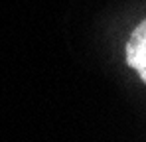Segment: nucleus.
I'll use <instances>...</instances> for the list:
<instances>
[{
  "mask_svg": "<svg viewBox=\"0 0 146 142\" xmlns=\"http://www.w3.org/2000/svg\"><path fill=\"white\" fill-rule=\"evenodd\" d=\"M126 61L132 69L138 71L140 79L144 81L146 79V22H140L134 28L130 40L126 44Z\"/></svg>",
  "mask_w": 146,
  "mask_h": 142,
  "instance_id": "f257e3e1",
  "label": "nucleus"
}]
</instances>
